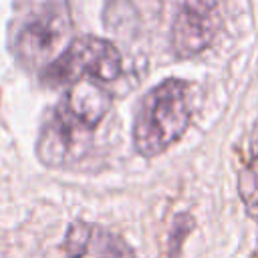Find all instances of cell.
Returning <instances> with one entry per match:
<instances>
[{
  "label": "cell",
  "instance_id": "1",
  "mask_svg": "<svg viewBox=\"0 0 258 258\" xmlns=\"http://www.w3.org/2000/svg\"><path fill=\"white\" fill-rule=\"evenodd\" d=\"M191 119L189 85L165 79L145 93L133 121V145L139 155L155 157L181 139Z\"/></svg>",
  "mask_w": 258,
  "mask_h": 258
},
{
  "label": "cell",
  "instance_id": "2",
  "mask_svg": "<svg viewBox=\"0 0 258 258\" xmlns=\"http://www.w3.org/2000/svg\"><path fill=\"white\" fill-rule=\"evenodd\" d=\"M123 71V60L117 46L101 36L73 38L67 48L40 73L48 87H71L83 79L101 83L115 81Z\"/></svg>",
  "mask_w": 258,
  "mask_h": 258
},
{
  "label": "cell",
  "instance_id": "3",
  "mask_svg": "<svg viewBox=\"0 0 258 258\" xmlns=\"http://www.w3.org/2000/svg\"><path fill=\"white\" fill-rule=\"evenodd\" d=\"M73 28L67 0H46L34 8L16 32L14 54L28 69H46L64 48Z\"/></svg>",
  "mask_w": 258,
  "mask_h": 258
},
{
  "label": "cell",
  "instance_id": "4",
  "mask_svg": "<svg viewBox=\"0 0 258 258\" xmlns=\"http://www.w3.org/2000/svg\"><path fill=\"white\" fill-rule=\"evenodd\" d=\"M95 129L81 123L62 103H58L44 119L38 139L36 157L46 167H64L79 161L93 143Z\"/></svg>",
  "mask_w": 258,
  "mask_h": 258
},
{
  "label": "cell",
  "instance_id": "5",
  "mask_svg": "<svg viewBox=\"0 0 258 258\" xmlns=\"http://www.w3.org/2000/svg\"><path fill=\"white\" fill-rule=\"evenodd\" d=\"M222 26V0H177L171 22L175 56L189 58L206 50Z\"/></svg>",
  "mask_w": 258,
  "mask_h": 258
},
{
  "label": "cell",
  "instance_id": "6",
  "mask_svg": "<svg viewBox=\"0 0 258 258\" xmlns=\"http://www.w3.org/2000/svg\"><path fill=\"white\" fill-rule=\"evenodd\" d=\"M81 123L91 129H97L99 123L105 119L113 105V97L107 91L105 83L95 79H83L71 85L60 101Z\"/></svg>",
  "mask_w": 258,
  "mask_h": 258
},
{
  "label": "cell",
  "instance_id": "7",
  "mask_svg": "<svg viewBox=\"0 0 258 258\" xmlns=\"http://www.w3.org/2000/svg\"><path fill=\"white\" fill-rule=\"evenodd\" d=\"M238 194L248 216L254 222H258V127H256V139L252 143L250 159L238 173Z\"/></svg>",
  "mask_w": 258,
  "mask_h": 258
},
{
  "label": "cell",
  "instance_id": "8",
  "mask_svg": "<svg viewBox=\"0 0 258 258\" xmlns=\"http://www.w3.org/2000/svg\"><path fill=\"white\" fill-rule=\"evenodd\" d=\"M91 248H95V258H135L133 248L115 232L95 226Z\"/></svg>",
  "mask_w": 258,
  "mask_h": 258
},
{
  "label": "cell",
  "instance_id": "9",
  "mask_svg": "<svg viewBox=\"0 0 258 258\" xmlns=\"http://www.w3.org/2000/svg\"><path fill=\"white\" fill-rule=\"evenodd\" d=\"M93 232H95V224L77 220L69 226L64 242H62V250L67 258H85L89 254L91 248V240H93Z\"/></svg>",
  "mask_w": 258,
  "mask_h": 258
}]
</instances>
